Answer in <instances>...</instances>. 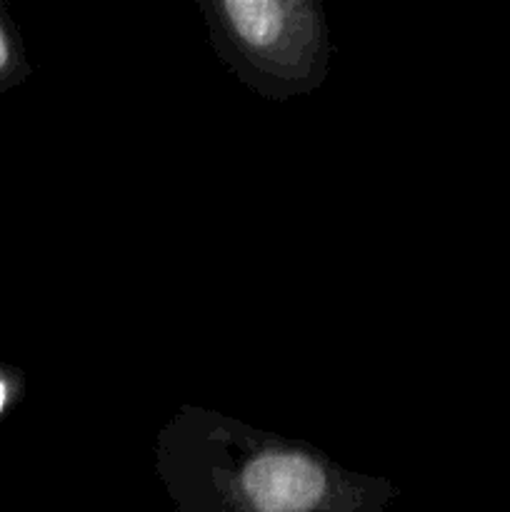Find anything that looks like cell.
<instances>
[{"label": "cell", "instance_id": "1", "mask_svg": "<svg viewBox=\"0 0 510 512\" xmlns=\"http://www.w3.org/2000/svg\"><path fill=\"white\" fill-rule=\"evenodd\" d=\"M185 512H373L365 500L335 490L328 475L305 458L270 455L250 465L238 495L193 503Z\"/></svg>", "mask_w": 510, "mask_h": 512}, {"label": "cell", "instance_id": "2", "mask_svg": "<svg viewBox=\"0 0 510 512\" xmlns=\"http://www.w3.org/2000/svg\"><path fill=\"white\" fill-rule=\"evenodd\" d=\"M230 25L243 43L255 50H278L288 38V8L278 3H228L223 5Z\"/></svg>", "mask_w": 510, "mask_h": 512}, {"label": "cell", "instance_id": "3", "mask_svg": "<svg viewBox=\"0 0 510 512\" xmlns=\"http://www.w3.org/2000/svg\"><path fill=\"white\" fill-rule=\"evenodd\" d=\"M13 65V43H10L8 30H5L3 20H0V85H3L5 80H8V75L13 73Z\"/></svg>", "mask_w": 510, "mask_h": 512}, {"label": "cell", "instance_id": "4", "mask_svg": "<svg viewBox=\"0 0 510 512\" xmlns=\"http://www.w3.org/2000/svg\"><path fill=\"white\" fill-rule=\"evenodd\" d=\"M5 400H8V388H5V383L0 380V410L5 408Z\"/></svg>", "mask_w": 510, "mask_h": 512}]
</instances>
